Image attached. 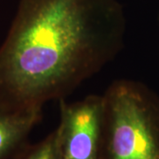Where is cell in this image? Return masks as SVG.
Wrapping results in <instances>:
<instances>
[{"label": "cell", "instance_id": "6da1fadb", "mask_svg": "<svg viewBox=\"0 0 159 159\" xmlns=\"http://www.w3.org/2000/svg\"><path fill=\"white\" fill-rule=\"evenodd\" d=\"M125 30L118 0H20L0 46V104L64 99L113 60Z\"/></svg>", "mask_w": 159, "mask_h": 159}, {"label": "cell", "instance_id": "7a4b0ae2", "mask_svg": "<svg viewBox=\"0 0 159 159\" xmlns=\"http://www.w3.org/2000/svg\"><path fill=\"white\" fill-rule=\"evenodd\" d=\"M102 97L99 159H159V96L142 82L117 80Z\"/></svg>", "mask_w": 159, "mask_h": 159}, {"label": "cell", "instance_id": "3957f363", "mask_svg": "<svg viewBox=\"0 0 159 159\" xmlns=\"http://www.w3.org/2000/svg\"><path fill=\"white\" fill-rule=\"evenodd\" d=\"M56 131L58 159H99L102 97L90 95L74 102L59 100Z\"/></svg>", "mask_w": 159, "mask_h": 159}, {"label": "cell", "instance_id": "277c9868", "mask_svg": "<svg viewBox=\"0 0 159 159\" xmlns=\"http://www.w3.org/2000/svg\"><path fill=\"white\" fill-rule=\"evenodd\" d=\"M43 119V107L12 108L0 104V159H14L29 143Z\"/></svg>", "mask_w": 159, "mask_h": 159}, {"label": "cell", "instance_id": "5b68a950", "mask_svg": "<svg viewBox=\"0 0 159 159\" xmlns=\"http://www.w3.org/2000/svg\"><path fill=\"white\" fill-rule=\"evenodd\" d=\"M14 159H58L56 131L35 144H28Z\"/></svg>", "mask_w": 159, "mask_h": 159}, {"label": "cell", "instance_id": "8992f818", "mask_svg": "<svg viewBox=\"0 0 159 159\" xmlns=\"http://www.w3.org/2000/svg\"><path fill=\"white\" fill-rule=\"evenodd\" d=\"M158 24H159V14H158Z\"/></svg>", "mask_w": 159, "mask_h": 159}]
</instances>
